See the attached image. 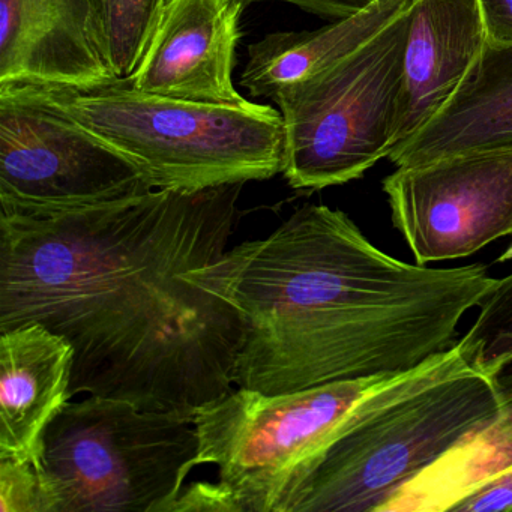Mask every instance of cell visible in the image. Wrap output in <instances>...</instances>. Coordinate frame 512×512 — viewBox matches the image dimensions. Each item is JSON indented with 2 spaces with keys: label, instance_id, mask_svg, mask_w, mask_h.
Segmentation results:
<instances>
[{
  "label": "cell",
  "instance_id": "cell-1",
  "mask_svg": "<svg viewBox=\"0 0 512 512\" xmlns=\"http://www.w3.org/2000/svg\"><path fill=\"white\" fill-rule=\"evenodd\" d=\"M244 185L0 212V332L41 323L67 338L73 397L193 418L236 386L241 316L191 272L226 253Z\"/></svg>",
  "mask_w": 512,
  "mask_h": 512
},
{
  "label": "cell",
  "instance_id": "cell-2",
  "mask_svg": "<svg viewBox=\"0 0 512 512\" xmlns=\"http://www.w3.org/2000/svg\"><path fill=\"white\" fill-rule=\"evenodd\" d=\"M191 275L238 310L235 385L262 394L415 370L457 346L458 323L497 283L481 263L395 259L325 205Z\"/></svg>",
  "mask_w": 512,
  "mask_h": 512
},
{
  "label": "cell",
  "instance_id": "cell-3",
  "mask_svg": "<svg viewBox=\"0 0 512 512\" xmlns=\"http://www.w3.org/2000/svg\"><path fill=\"white\" fill-rule=\"evenodd\" d=\"M502 410L490 374L458 341L373 398L323 451L284 512H380Z\"/></svg>",
  "mask_w": 512,
  "mask_h": 512
},
{
  "label": "cell",
  "instance_id": "cell-4",
  "mask_svg": "<svg viewBox=\"0 0 512 512\" xmlns=\"http://www.w3.org/2000/svg\"><path fill=\"white\" fill-rule=\"evenodd\" d=\"M46 89L74 121L128 158L152 190L202 191L283 172V116L272 106L158 97L121 80Z\"/></svg>",
  "mask_w": 512,
  "mask_h": 512
},
{
  "label": "cell",
  "instance_id": "cell-5",
  "mask_svg": "<svg viewBox=\"0 0 512 512\" xmlns=\"http://www.w3.org/2000/svg\"><path fill=\"white\" fill-rule=\"evenodd\" d=\"M410 371L287 394L236 386L194 412L196 466H217L218 482L239 512H284L332 440L373 398Z\"/></svg>",
  "mask_w": 512,
  "mask_h": 512
},
{
  "label": "cell",
  "instance_id": "cell-6",
  "mask_svg": "<svg viewBox=\"0 0 512 512\" xmlns=\"http://www.w3.org/2000/svg\"><path fill=\"white\" fill-rule=\"evenodd\" d=\"M197 452L191 416L89 395L47 428L43 467L58 512H169Z\"/></svg>",
  "mask_w": 512,
  "mask_h": 512
},
{
  "label": "cell",
  "instance_id": "cell-7",
  "mask_svg": "<svg viewBox=\"0 0 512 512\" xmlns=\"http://www.w3.org/2000/svg\"><path fill=\"white\" fill-rule=\"evenodd\" d=\"M406 38L407 10L359 52L269 98L283 116L281 173L290 187L347 184L388 157Z\"/></svg>",
  "mask_w": 512,
  "mask_h": 512
},
{
  "label": "cell",
  "instance_id": "cell-8",
  "mask_svg": "<svg viewBox=\"0 0 512 512\" xmlns=\"http://www.w3.org/2000/svg\"><path fill=\"white\" fill-rule=\"evenodd\" d=\"M151 190L128 158L67 115L46 86L0 85V212L49 214Z\"/></svg>",
  "mask_w": 512,
  "mask_h": 512
},
{
  "label": "cell",
  "instance_id": "cell-9",
  "mask_svg": "<svg viewBox=\"0 0 512 512\" xmlns=\"http://www.w3.org/2000/svg\"><path fill=\"white\" fill-rule=\"evenodd\" d=\"M382 187L418 265L469 257L512 236V149L398 167Z\"/></svg>",
  "mask_w": 512,
  "mask_h": 512
},
{
  "label": "cell",
  "instance_id": "cell-10",
  "mask_svg": "<svg viewBox=\"0 0 512 512\" xmlns=\"http://www.w3.org/2000/svg\"><path fill=\"white\" fill-rule=\"evenodd\" d=\"M245 8L241 0H166L139 67L121 82L158 97L248 103L233 83Z\"/></svg>",
  "mask_w": 512,
  "mask_h": 512
},
{
  "label": "cell",
  "instance_id": "cell-11",
  "mask_svg": "<svg viewBox=\"0 0 512 512\" xmlns=\"http://www.w3.org/2000/svg\"><path fill=\"white\" fill-rule=\"evenodd\" d=\"M113 82L89 0H0V85L83 89Z\"/></svg>",
  "mask_w": 512,
  "mask_h": 512
},
{
  "label": "cell",
  "instance_id": "cell-12",
  "mask_svg": "<svg viewBox=\"0 0 512 512\" xmlns=\"http://www.w3.org/2000/svg\"><path fill=\"white\" fill-rule=\"evenodd\" d=\"M487 43L479 0L410 2L392 148L449 103Z\"/></svg>",
  "mask_w": 512,
  "mask_h": 512
},
{
  "label": "cell",
  "instance_id": "cell-13",
  "mask_svg": "<svg viewBox=\"0 0 512 512\" xmlns=\"http://www.w3.org/2000/svg\"><path fill=\"white\" fill-rule=\"evenodd\" d=\"M74 349L41 323L0 332V458L43 467L44 434L70 403Z\"/></svg>",
  "mask_w": 512,
  "mask_h": 512
},
{
  "label": "cell",
  "instance_id": "cell-14",
  "mask_svg": "<svg viewBox=\"0 0 512 512\" xmlns=\"http://www.w3.org/2000/svg\"><path fill=\"white\" fill-rule=\"evenodd\" d=\"M503 149H512V44L487 43L449 103L386 158L413 167Z\"/></svg>",
  "mask_w": 512,
  "mask_h": 512
},
{
  "label": "cell",
  "instance_id": "cell-15",
  "mask_svg": "<svg viewBox=\"0 0 512 512\" xmlns=\"http://www.w3.org/2000/svg\"><path fill=\"white\" fill-rule=\"evenodd\" d=\"M412 0H371L352 16L317 31L275 32L248 47L247 65L239 85L251 98H271L275 92L308 79L370 44Z\"/></svg>",
  "mask_w": 512,
  "mask_h": 512
},
{
  "label": "cell",
  "instance_id": "cell-16",
  "mask_svg": "<svg viewBox=\"0 0 512 512\" xmlns=\"http://www.w3.org/2000/svg\"><path fill=\"white\" fill-rule=\"evenodd\" d=\"M509 467L512 404L406 482L380 512H454L458 503Z\"/></svg>",
  "mask_w": 512,
  "mask_h": 512
},
{
  "label": "cell",
  "instance_id": "cell-17",
  "mask_svg": "<svg viewBox=\"0 0 512 512\" xmlns=\"http://www.w3.org/2000/svg\"><path fill=\"white\" fill-rule=\"evenodd\" d=\"M95 41L118 80L142 61L166 0H89Z\"/></svg>",
  "mask_w": 512,
  "mask_h": 512
},
{
  "label": "cell",
  "instance_id": "cell-18",
  "mask_svg": "<svg viewBox=\"0 0 512 512\" xmlns=\"http://www.w3.org/2000/svg\"><path fill=\"white\" fill-rule=\"evenodd\" d=\"M479 314L460 338L473 361L490 374L503 407L512 404V274L499 278L478 305Z\"/></svg>",
  "mask_w": 512,
  "mask_h": 512
},
{
  "label": "cell",
  "instance_id": "cell-19",
  "mask_svg": "<svg viewBox=\"0 0 512 512\" xmlns=\"http://www.w3.org/2000/svg\"><path fill=\"white\" fill-rule=\"evenodd\" d=\"M0 512H58L44 467L0 458Z\"/></svg>",
  "mask_w": 512,
  "mask_h": 512
},
{
  "label": "cell",
  "instance_id": "cell-20",
  "mask_svg": "<svg viewBox=\"0 0 512 512\" xmlns=\"http://www.w3.org/2000/svg\"><path fill=\"white\" fill-rule=\"evenodd\" d=\"M169 512H239L233 497L220 482L184 485Z\"/></svg>",
  "mask_w": 512,
  "mask_h": 512
},
{
  "label": "cell",
  "instance_id": "cell-21",
  "mask_svg": "<svg viewBox=\"0 0 512 512\" xmlns=\"http://www.w3.org/2000/svg\"><path fill=\"white\" fill-rule=\"evenodd\" d=\"M454 512H512V467L473 491Z\"/></svg>",
  "mask_w": 512,
  "mask_h": 512
},
{
  "label": "cell",
  "instance_id": "cell-22",
  "mask_svg": "<svg viewBox=\"0 0 512 512\" xmlns=\"http://www.w3.org/2000/svg\"><path fill=\"white\" fill-rule=\"evenodd\" d=\"M488 43L512 44V0H479Z\"/></svg>",
  "mask_w": 512,
  "mask_h": 512
},
{
  "label": "cell",
  "instance_id": "cell-23",
  "mask_svg": "<svg viewBox=\"0 0 512 512\" xmlns=\"http://www.w3.org/2000/svg\"><path fill=\"white\" fill-rule=\"evenodd\" d=\"M241 2L248 7L254 2H266V0H241ZM274 2L295 5L322 19L340 20L358 13L370 4L371 0H274Z\"/></svg>",
  "mask_w": 512,
  "mask_h": 512
},
{
  "label": "cell",
  "instance_id": "cell-24",
  "mask_svg": "<svg viewBox=\"0 0 512 512\" xmlns=\"http://www.w3.org/2000/svg\"><path fill=\"white\" fill-rule=\"evenodd\" d=\"M509 260H512V244L509 245L508 248H506L505 253L502 254V256L499 257V262H509Z\"/></svg>",
  "mask_w": 512,
  "mask_h": 512
}]
</instances>
